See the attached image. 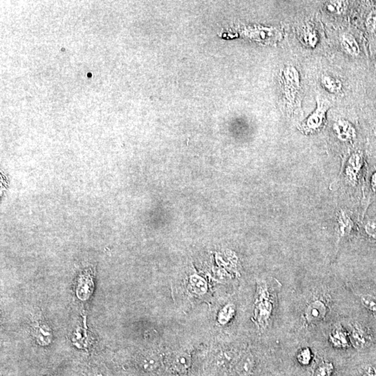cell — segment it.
<instances>
[{
	"label": "cell",
	"mask_w": 376,
	"mask_h": 376,
	"mask_svg": "<svg viewBox=\"0 0 376 376\" xmlns=\"http://www.w3.org/2000/svg\"><path fill=\"white\" fill-rule=\"evenodd\" d=\"M274 302L266 283H259L255 302V318L261 330H265L273 314Z\"/></svg>",
	"instance_id": "1"
},
{
	"label": "cell",
	"mask_w": 376,
	"mask_h": 376,
	"mask_svg": "<svg viewBox=\"0 0 376 376\" xmlns=\"http://www.w3.org/2000/svg\"><path fill=\"white\" fill-rule=\"evenodd\" d=\"M330 107V102L326 100H317V108L309 117L301 125V130L305 133H314L323 128L325 120V114Z\"/></svg>",
	"instance_id": "2"
},
{
	"label": "cell",
	"mask_w": 376,
	"mask_h": 376,
	"mask_svg": "<svg viewBox=\"0 0 376 376\" xmlns=\"http://www.w3.org/2000/svg\"><path fill=\"white\" fill-rule=\"evenodd\" d=\"M348 336L350 343L358 350L366 348L371 342V336L369 332L366 327L357 321L350 323Z\"/></svg>",
	"instance_id": "3"
},
{
	"label": "cell",
	"mask_w": 376,
	"mask_h": 376,
	"mask_svg": "<svg viewBox=\"0 0 376 376\" xmlns=\"http://www.w3.org/2000/svg\"><path fill=\"white\" fill-rule=\"evenodd\" d=\"M283 80L284 91L289 101H293L297 93V90L300 88L299 73L296 68L289 66L284 71Z\"/></svg>",
	"instance_id": "4"
},
{
	"label": "cell",
	"mask_w": 376,
	"mask_h": 376,
	"mask_svg": "<svg viewBox=\"0 0 376 376\" xmlns=\"http://www.w3.org/2000/svg\"><path fill=\"white\" fill-rule=\"evenodd\" d=\"M327 314L326 304L321 300H315L306 307L304 317L307 323H316L325 319Z\"/></svg>",
	"instance_id": "5"
},
{
	"label": "cell",
	"mask_w": 376,
	"mask_h": 376,
	"mask_svg": "<svg viewBox=\"0 0 376 376\" xmlns=\"http://www.w3.org/2000/svg\"><path fill=\"white\" fill-rule=\"evenodd\" d=\"M32 333L38 344L46 346L53 341V331L48 324L43 321L34 322Z\"/></svg>",
	"instance_id": "6"
},
{
	"label": "cell",
	"mask_w": 376,
	"mask_h": 376,
	"mask_svg": "<svg viewBox=\"0 0 376 376\" xmlns=\"http://www.w3.org/2000/svg\"><path fill=\"white\" fill-rule=\"evenodd\" d=\"M93 288V282L91 271L83 272L79 277L77 282V296L81 300L87 299L92 293Z\"/></svg>",
	"instance_id": "7"
},
{
	"label": "cell",
	"mask_w": 376,
	"mask_h": 376,
	"mask_svg": "<svg viewBox=\"0 0 376 376\" xmlns=\"http://www.w3.org/2000/svg\"><path fill=\"white\" fill-rule=\"evenodd\" d=\"M330 343L336 348H347L350 346V339L348 332L341 325L334 327L329 336Z\"/></svg>",
	"instance_id": "8"
},
{
	"label": "cell",
	"mask_w": 376,
	"mask_h": 376,
	"mask_svg": "<svg viewBox=\"0 0 376 376\" xmlns=\"http://www.w3.org/2000/svg\"><path fill=\"white\" fill-rule=\"evenodd\" d=\"M255 366V357L251 353L244 354L237 363V373L240 376H249L253 373Z\"/></svg>",
	"instance_id": "9"
},
{
	"label": "cell",
	"mask_w": 376,
	"mask_h": 376,
	"mask_svg": "<svg viewBox=\"0 0 376 376\" xmlns=\"http://www.w3.org/2000/svg\"><path fill=\"white\" fill-rule=\"evenodd\" d=\"M341 46L343 51L352 57H357L360 53V48L352 34L344 33L341 38Z\"/></svg>",
	"instance_id": "10"
},
{
	"label": "cell",
	"mask_w": 376,
	"mask_h": 376,
	"mask_svg": "<svg viewBox=\"0 0 376 376\" xmlns=\"http://www.w3.org/2000/svg\"><path fill=\"white\" fill-rule=\"evenodd\" d=\"M251 37L254 38L257 40L265 41H276L280 37V32L277 30L273 28H255V30H252Z\"/></svg>",
	"instance_id": "11"
},
{
	"label": "cell",
	"mask_w": 376,
	"mask_h": 376,
	"mask_svg": "<svg viewBox=\"0 0 376 376\" xmlns=\"http://www.w3.org/2000/svg\"><path fill=\"white\" fill-rule=\"evenodd\" d=\"M140 364L146 371H154L160 366L161 359L159 355L155 352H147L142 355L140 360Z\"/></svg>",
	"instance_id": "12"
},
{
	"label": "cell",
	"mask_w": 376,
	"mask_h": 376,
	"mask_svg": "<svg viewBox=\"0 0 376 376\" xmlns=\"http://www.w3.org/2000/svg\"><path fill=\"white\" fill-rule=\"evenodd\" d=\"M354 227L353 222L348 214L341 210L338 216V228L340 237L346 236L351 233Z\"/></svg>",
	"instance_id": "13"
},
{
	"label": "cell",
	"mask_w": 376,
	"mask_h": 376,
	"mask_svg": "<svg viewBox=\"0 0 376 376\" xmlns=\"http://www.w3.org/2000/svg\"><path fill=\"white\" fill-rule=\"evenodd\" d=\"M192 364L191 356L187 352H180L173 361L174 369L179 373H183L188 371Z\"/></svg>",
	"instance_id": "14"
},
{
	"label": "cell",
	"mask_w": 376,
	"mask_h": 376,
	"mask_svg": "<svg viewBox=\"0 0 376 376\" xmlns=\"http://www.w3.org/2000/svg\"><path fill=\"white\" fill-rule=\"evenodd\" d=\"M321 82L323 87L330 93H337L342 89L341 81L329 74L322 75Z\"/></svg>",
	"instance_id": "15"
},
{
	"label": "cell",
	"mask_w": 376,
	"mask_h": 376,
	"mask_svg": "<svg viewBox=\"0 0 376 376\" xmlns=\"http://www.w3.org/2000/svg\"><path fill=\"white\" fill-rule=\"evenodd\" d=\"M188 289L192 294L197 296H204L208 291V288H207V284L205 281L196 277H192L190 279Z\"/></svg>",
	"instance_id": "16"
},
{
	"label": "cell",
	"mask_w": 376,
	"mask_h": 376,
	"mask_svg": "<svg viewBox=\"0 0 376 376\" xmlns=\"http://www.w3.org/2000/svg\"><path fill=\"white\" fill-rule=\"evenodd\" d=\"M302 39L306 46L314 48L318 43V35L316 30L310 25H306L302 33Z\"/></svg>",
	"instance_id": "17"
},
{
	"label": "cell",
	"mask_w": 376,
	"mask_h": 376,
	"mask_svg": "<svg viewBox=\"0 0 376 376\" xmlns=\"http://www.w3.org/2000/svg\"><path fill=\"white\" fill-rule=\"evenodd\" d=\"M338 133L341 138L345 140H350L355 136V131L348 122L345 120L339 121L337 125Z\"/></svg>",
	"instance_id": "18"
},
{
	"label": "cell",
	"mask_w": 376,
	"mask_h": 376,
	"mask_svg": "<svg viewBox=\"0 0 376 376\" xmlns=\"http://www.w3.org/2000/svg\"><path fill=\"white\" fill-rule=\"evenodd\" d=\"M234 314V306L231 305V304H228L225 307H223L222 310L219 312L218 315L219 323L222 324V325L227 323L233 318Z\"/></svg>",
	"instance_id": "19"
},
{
	"label": "cell",
	"mask_w": 376,
	"mask_h": 376,
	"mask_svg": "<svg viewBox=\"0 0 376 376\" xmlns=\"http://www.w3.org/2000/svg\"><path fill=\"white\" fill-rule=\"evenodd\" d=\"M347 2L329 1L325 3V6L327 12L332 14H341L345 12Z\"/></svg>",
	"instance_id": "20"
},
{
	"label": "cell",
	"mask_w": 376,
	"mask_h": 376,
	"mask_svg": "<svg viewBox=\"0 0 376 376\" xmlns=\"http://www.w3.org/2000/svg\"><path fill=\"white\" fill-rule=\"evenodd\" d=\"M334 366L332 362L323 361L316 367L314 376H331L333 373Z\"/></svg>",
	"instance_id": "21"
},
{
	"label": "cell",
	"mask_w": 376,
	"mask_h": 376,
	"mask_svg": "<svg viewBox=\"0 0 376 376\" xmlns=\"http://www.w3.org/2000/svg\"><path fill=\"white\" fill-rule=\"evenodd\" d=\"M360 302L363 307L370 312L376 314V296L373 295L364 294L360 296Z\"/></svg>",
	"instance_id": "22"
},
{
	"label": "cell",
	"mask_w": 376,
	"mask_h": 376,
	"mask_svg": "<svg viewBox=\"0 0 376 376\" xmlns=\"http://www.w3.org/2000/svg\"><path fill=\"white\" fill-rule=\"evenodd\" d=\"M297 359L302 366H307V365L310 364L312 359V352L311 349L309 348H302L298 352Z\"/></svg>",
	"instance_id": "23"
},
{
	"label": "cell",
	"mask_w": 376,
	"mask_h": 376,
	"mask_svg": "<svg viewBox=\"0 0 376 376\" xmlns=\"http://www.w3.org/2000/svg\"><path fill=\"white\" fill-rule=\"evenodd\" d=\"M364 231L368 240L376 244V222L374 221H368L364 224Z\"/></svg>",
	"instance_id": "24"
},
{
	"label": "cell",
	"mask_w": 376,
	"mask_h": 376,
	"mask_svg": "<svg viewBox=\"0 0 376 376\" xmlns=\"http://www.w3.org/2000/svg\"><path fill=\"white\" fill-rule=\"evenodd\" d=\"M366 28L370 33L376 36V10L372 11L367 18Z\"/></svg>",
	"instance_id": "25"
},
{
	"label": "cell",
	"mask_w": 376,
	"mask_h": 376,
	"mask_svg": "<svg viewBox=\"0 0 376 376\" xmlns=\"http://www.w3.org/2000/svg\"><path fill=\"white\" fill-rule=\"evenodd\" d=\"M370 187L373 191L376 193V172L373 173L370 179Z\"/></svg>",
	"instance_id": "26"
},
{
	"label": "cell",
	"mask_w": 376,
	"mask_h": 376,
	"mask_svg": "<svg viewBox=\"0 0 376 376\" xmlns=\"http://www.w3.org/2000/svg\"><path fill=\"white\" fill-rule=\"evenodd\" d=\"M367 375L368 376H376V370L373 367H368L367 370Z\"/></svg>",
	"instance_id": "27"
}]
</instances>
